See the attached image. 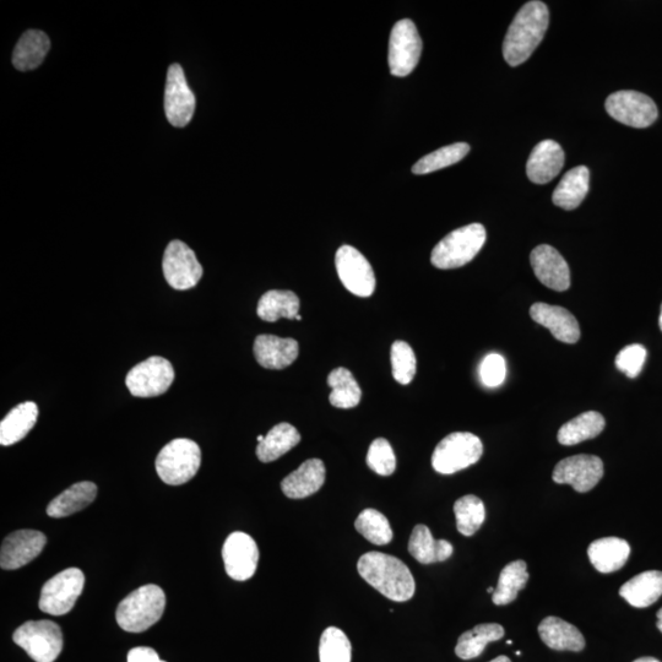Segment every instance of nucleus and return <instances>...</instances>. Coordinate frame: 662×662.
Returning <instances> with one entry per match:
<instances>
[{"label":"nucleus","instance_id":"nucleus-1","mask_svg":"<svg viewBox=\"0 0 662 662\" xmlns=\"http://www.w3.org/2000/svg\"><path fill=\"white\" fill-rule=\"evenodd\" d=\"M550 13L545 3L534 0L515 15L503 42V56L512 67L528 61L546 35Z\"/></svg>","mask_w":662,"mask_h":662},{"label":"nucleus","instance_id":"nucleus-2","mask_svg":"<svg viewBox=\"0 0 662 662\" xmlns=\"http://www.w3.org/2000/svg\"><path fill=\"white\" fill-rule=\"evenodd\" d=\"M357 571L389 600L405 602L415 595V579L409 567L399 558L381 552H368L358 560Z\"/></svg>","mask_w":662,"mask_h":662},{"label":"nucleus","instance_id":"nucleus-3","mask_svg":"<svg viewBox=\"0 0 662 662\" xmlns=\"http://www.w3.org/2000/svg\"><path fill=\"white\" fill-rule=\"evenodd\" d=\"M166 606V595L160 586L149 584L129 594L118 605L116 620L123 631L141 633L161 620Z\"/></svg>","mask_w":662,"mask_h":662},{"label":"nucleus","instance_id":"nucleus-4","mask_svg":"<svg viewBox=\"0 0 662 662\" xmlns=\"http://www.w3.org/2000/svg\"><path fill=\"white\" fill-rule=\"evenodd\" d=\"M486 229L481 224H471L450 232L434 247L431 262L442 270L457 269L471 262L486 242Z\"/></svg>","mask_w":662,"mask_h":662},{"label":"nucleus","instance_id":"nucleus-5","mask_svg":"<svg viewBox=\"0 0 662 662\" xmlns=\"http://www.w3.org/2000/svg\"><path fill=\"white\" fill-rule=\"evenodd\" d=\"M202 465V450L187 438H178L162 448L156 458V471L167 485L179 486L191 481Z\"/></svg>","mask_w":662,"mask_h":662},{"label":"nucleus","instance_id":"nucleus-6","mask_svg":"<svg viewBox=\"0 0 662 662\" xmlns=\"http://www.w3.org/2000/svg\"><path fill=\"white\" fill-rule=\"evenodd\" d=\"M482 454L484 446L479 437L469 432H455L434 449L432 466L439 474L452 475L476 464Z\"/></svg>","mask_w":662,"mask_h":662},{"label":"nucleus","instance_id":"nucleus-7","mask_svg":"<svg viewBox=\"0 0 662 662\" xmlns=\"http://www.w3.org/2000/svg\"><path fill=\"white\" fill-rule=\"evenodd\" d=\"M13 640L36 662H54L62 653L61 627L52 621H29L16 629Z\"/></svg>","mask_w":662,"mask_h":662},{"label":"nucleus","instance_id":"nucleus-8","mask_svg":"<svg viewBox=\"0 0 662 662\" xmlns=\"http://www.w3.org/2000/svg\"><path fill=\"white\" fill-rule=\"evenodd\" d=\"M85 575L79 568H68L43 585L40 610L52 616L67 615L83 593Z\"/></svg>","mask_w":662,"mask_h":662},{"label":"nucleus","instance_id":"nucleus-9","mask_svg":"<svg viewBox=\"0 0 662 662\" xmlns=\"http://www.w3.org/2000/svg\"><path fill=\"white\" fill-rule=\"evenodd\" d=\"M422 40L414 21L404 19L393 27L389 40L388 63L394 77L405 78L420 62Z\"/></svg>","mask_w":662,"mask_h":662},{"label":"nucleus","instance_id":"nucleus-10","mask_svg":"<svg viewBox=\"0 0 662 662\" xmlns=\"http://www.w3.org/2000/svg\"><path fill=\"white\" fill-rule=\"evenodd\" d=\"M175 381V370L164 357L154 356L139 363L127 374L130 394L137 398H155L165 394Z\"/></svg>","mask_w":662,"mask_h":662},{"label":"nucleus","instance_id":"nucleus-11","mask_svg":"<svg viewBox=\"0 0 662 662\" xmlns=\"http://www.w3.org/2000/svg\"><path fill=\"white\" fill-rule=\"evenodd\" d=\"M606 111L624 126L647 128L658 119L659 112L649 96L638 91H618L607 97Z\"/></svg>","mask_w":662,"mask_h":662},{"label":"nucleus","instance_id":"nucleus-12","mask_svg":"<svg viewBox=\"0 0 662 662\" xmlns=\"http://www.w3.org/2000/svg\"><path fill=\"white\" fill-rule=\"evenodd\" d=\"M168 285L178 291L191 290L203 278V267L197 255L182 241L168 244L162 262Z\"/></svg>","mask_w":662,"mask_h":662},{"label":"nucleus","instance_id":"nucleus-13","mask_svg":"<svg viewBox=\"0 0 662 662\" xmlns=\"http://www.w3.org/2000/svg\"><path fill=\"white\" fill-rule=\"evenodd\" d=\"M336 271L347 291L358 297H370L376 290V275L372 265L360 251L343 246L335 255Z\"/></svg>","mask_w":662,"mask_h":662},{"label":"nucleus","instance_id":"nucleus-14","mask_svg":"<svg viewBox=\"0 0 662 662\" xmlns=\"http://www.w3.org/2000/svg\"><path fill=\"white\" fill-rule=\"evenodd\" d=\"M165 112L168 122L177 128L186 127L195 112V96L183 68L177 63L172 64L167 72Z\"/></svg>","mask_w":662,"mask_h":662},{"label":"nucleus","instance_id":"nucleus-15","mask_svg":"<svg viewBox=\"0 0 662 662\" xmlns=\"http://www.w3.org/2000/svg\"><path fill=\"white\" fill-rule=\"evenodd\" d=\"M604 476V463L595 455H574L563 459L553 470L556 484L571 485L575 491L586 493L599 484Z\"/></svg>","mask_w":662,"mask_h":662},{"label":"nucleus","instance_id":"nucleus-16","mask_svg":"<svg viewBox=\"0 0 662 662\" xmlns=\"http://www.w3.org/2000/svg\"><path fill=\"white\" fill-rule=\"evenodd\" d=\"M222 558L230 578L237 582L251 579L257 571L259 562L257 542L248 534L236 531L227 537L222 548Z\"/></svg>","mask_w":662,"mask_h":662},{"label":"nucleus","instance_id":"nucleus-17","mask_svg":"<svg viewBox=\"0 0 662 662\" xmlns=\"http://www.w3.org/2000/svg\"><path fill=\"white\" fill-rule=\"evenodd\" d=\"M47 544V537L37 530H19L5 537L0 550V566L15 571L34 561Z\"/></svg>","mask_w":662,"mask_h":662},{"label":"nucleus","instance_id":"nucleus-18","mask_svg":"<svg viewBox=\"0 0 662 662\" xmlns=\"http://www.w3.org/2000/svg\"><path fill=\"white\" fill-rule=\"evenodd\" d=\"M530 263L536 278L548 289L563 292L571 287V270L557 249L541 244L531 252Z\"/></svg>","mask_w":662,"mask_h":662},{"label":"nucleus","instance_id":"nucleus-19","mask_svg":"<svg viewBox=\"0 0 662 662\" xmlns=\"http://www.w3.org/2000/svg\"><path fill=\"white\" fill-rule=\"evenodd\" d=\"M253 350L255 360L260 366L267 370H285L297 360L300 345L295 339L259 335L254 341Z\"/></svg>","mask_w":662,"mask_h":662},{"label":"nucleus","instance_id":"nucleus-20","mask_svg":"<svg viewBox=\"0 0 662 662\" xmlns=\"http://www.w3.org/2000/svg\"><path fill=\"white\" fill-rule=\"evenodd\" d=\"M530 316L537 324L550 330L558 341L566 344L578 343L580 339L578 320L566 308L539 302L531 306Z\"/></svg>","mask_w":662,"mask_h":662},{"label":"nucleus","instance_id":"nucleus-21","mask_svg":"<svg viewBox=\"0 0 662 662\" xmlns=\"http://www.w3.org/2000/svg\"><path fill=\"white\" fill-rule=\"evenodd\" d=\"M562 146L553 140H544L535 146L526 164V175L535 184H546L558 176L564 166Z\"/></svg>","mask_w":662,"mask_h":662},{"label":"nucleus","instance_id":"nucleus-22","mask_svg":"<svg viewBox=\"0 0 662 662\" xmlns=\"http://www.w3.org/2000/svg\"><path fill=\"white\" fill-rule=\"evenodd\" d=\"M325 482V465L320 459H309L300 468L286 476L281 490L286 497L302 499L317 493Z\"/></svg>","mask_w":662,"mask_h":662},{"label":"nucleus","instance_id":"nucleus-23","mask_svg":"<svg viewBox=\"0 0 662 662\" xmlns=\"http://www.w3.org/2000/svg\"><path fill=\"white\" fill-rule=\"evenodd\" d=\"M631 555V546L620 537H604L593 542L588 556L596 571L604 574L620 571Z\"/></svg>","mask_w":662,"mask_h":662},{"label":"nucleus","instance_id":"nucleus-24","mask_svg":"<svg viewBox=\"0 0 662 662\" xmlns=\"http://www.w3.org/2000/svg\"><path fill=\"white\" fill-rule=\"evenodd\" d=\"M537 629H539L542 642L550 649L579 653L585 648V639L582 632L560 617H546Z\"/></svg>","mask_w":662,"mask_h":662},{"label":"nucleus","instance_id":"nucleus-25","mask_svg":"<svg viewBox=\"0 0 662 662\" xmlns=\"http://www.w3.org/2000/svg\"><path fill=\"white\" fill-rule=\"evenodd\" d=\"M37 417H39V408L34 401H26L16 406L0 422V444L9 447L23 441L35 427Z\"/></svg>","mask_w":662,"mask_h":662},{"label":"nucleus","instance_id":"nucleus-26","mask_svg":"<svg viewBox=\"0 0 662 662\" xmlns=\"http://www.w3.org/2000/svg\"><path fill=\"white\" fill-rule=\"evenodd\" d=\"M620 595L637 609L655 604L662 596V572L648 571L636 575L622 585Z\"/></svg>","mask_w":662,"mask_h":662},{"label":"nucleus","instance_id":"nucleus-27","mask_svg":"<svg viewBox=\"0 0 662 662\" xmlns=\"http://www.w3.org/2000/svg\"><path fill=\"white\" fill-rule=\"evenodd\" d=\"M589 181L590 172L588 167L578 166L572 168L564 175L555 192H553V204L563 210L577 209L588 195Z\"/></svg>","mask_w":662,"mask_h":662},{"label":"nucleus","instance_id":"nucleus-28","mask_svg":"<svg viewBox=\"0 0 662 662\" xmlns=\"http://www.w3.org/2000/svg\"><path fill=\"white\" fill-rule=\"evenodd\" d=\"M97 496L94 482L83 481L70 486L61 495L48 504L47 515L51 518H65L89 507Z\"/></svg>","mask_w":662,"mask_h":662},{"label":"nucleus","instance_id":"nucleus-29","mask_svg":"<svg viewBox=\"0 0 662 662\" xmlns=\"http://www.w3.org/2000/svg\"><path fill=\"white\" fill-rule=\"evenodd\" d=\"M409 552L417 562L432 564L452 557L453 545L447 540H434L426 525H416L410 537Z\"/></svg>","mask_w":662,"mask_h":662},{"label":"nucleus","instance_id":"nucleus-30","mask_svg":"<svg viewBox=\"0 0 662 662\" xmlns=\"http://www.w3.org/2000/svg\"><path fill=\"white\" fill-rule=\"evenodd\" d=\"M51 48V41L45 32L26 31L16 45L13 54L14 67L20 72H29L40 67Z\"/></svg>","mask_w":662,"mask_h":662},{"label":"nucleus","instance_id":"nucleus-31","mask_svg":"<svg viewBox=\"0 0 662 662\" xmlns=\"http://www.w3.org/2000/svg\"><path fill=\"white\" fill-rule=\"evenodd\" d=\"M301 442V434L290 423L282 422L271 428L264 441L258 444L257 457L262 463H271L289 453Z\"/></svg>","mask_w":662,"mask_h":662},{"label":"nucleus","instance_id":"nucleus-32","mask_svg":"<svg viewBox=\"0 0 662 662\" xmlns=\"http://www.w3.org/2000/svg\"><path fill=\"white\" fill-rule=\"evenodd\" d=\"M300 307V298L295 292L271 290L260 298L257 313L265 322L275 323L281 318L296 319Z\"/></svg>","mask_w":662,"mask_h":662},{"label":"nucleus","instance_id":"nucleus-33","mask_svg":"<svg viewBox=\"0 0 662 662\" xmlns=\"http://www.w3.org/2000/svg\"><path fill=\"white\" fill-rule=\"evenodd\" d=\"M504 637V628L497 623L479 624L471 631L461 634L455 654L463 660L479 658L488 644L497 642Z\"/></svg>","mask_w":662,"mask_h":662},{"label":"nucleus","instance_id":"nucleus-34","mask_svg":"<svg viewBox=\"0 0 662 662\" xmlns=\"http://www.w3.org/2000/svg\"><path fill=\"white\" fill-rule=\"evenodd\" d=\"M605 426L606 421L600 412H584L561 427L557 434L558 442L562 446H575V444L598 437L604 431Z\"/></svg>","mask_w":662,"mask_h":662},{"label":"nucleus","instance_id":"nucleus-35","mask_svg":"<svg viewBox=\"0 0 662 662\" xmlns=\"http://www.w3.org/2000/svg\"><path fill=\"white\" fill-rule=\"evenodd\" d=\"M328 384L333 392L329 395L330 404L338 409H354L361 403L362 390L354 374L346 368H336L329 374Z\"/></svg>","mask_w":662,"mask_h":662},{"label":"nucleus","instance_id":"nucleus-36","mask_svg":"<svg viewBox=\"0 0 662 662\" xmlns=\"http://www.w3.org/2000/svg\"><path fill=\"white\" fill-rule=\"evenodd\" d=\"M526 568L528 566L525 561H515L503 568L492 596L493 604L504 606L518 598L519 591L523 590L526 583L529 582V573L526 572Z\"/></svg>","mask_w":662,"mask_h":662},{"label":"nucleus","instance_id":"nucleus-37","mask_svg":"<svg viewBox=\"0 0 662 662\" xmlns=\"http://www.w3.org/2000/svg\"><path fill=\"white\" fill-rule=\"evenodd\" d=\"M470 146L466 143H455L433 151L423 156L412 167L414 175H428V173L443 170V168L458 164L469 154Z\"/></svg>","mask_w":662,"mask_h":662},{"label":"nucleus","instance_id":"nucleus-38","mask_svg":"<svg viewBox=\"0 0 662 662\" xmlns=\"http://www.w3.org/2000/svg\"><path fill=\"white\" fill-rule=\"evenodd\" d=\"M457 528L461 535L472 536L479 531L486 519L484 502L476 496H464L454 504Z\"/></svg>","mask_w":662,"mask_h":662},{"label":"nucleus","instance_id":"nucleus-39","mask_svg":"<svg viewBox=\"0 0 662 662\" xmlns=\"http://www.w3.org/2000/svg\"><path fill=\"white\" fill-rule=\"evenodd\" d=\"M355 528L374 545H388L393 540V530L390 528L389 520L376 509L363 510L356 519Z\"/></svg>","mask_w":662,"mask_h":662},{"label":"nucleus","instance_id":"nucleus-40","mask_svg":"<svg viewBox=\"0 0 662 662\" xmlns=\"http://www.w3.org/2000/svg\"><path fill=\"white\" fill-rule=\"evenodd\" d=\"M352 648L349 638L341 629H325L319 643L320 662H351Z\"/></svg>","mask_w":662,"mask_h":662},{"label":"nucleus","instance_id":"nucleus-41","mask_svg":"<svg viewBox=\"0 0 662 662\" xmlns=\"http://www.w3.org/2000/svg\"><path fill=\"white\" fill-rule=\"evenodd\" d=\"M416 356L414 350L404 341H395L392 346V370L396 382L408 385L416 374Z\"/></svg>","mask_w":662,"mask_h":662},{"label":"nucleus","instance_id":"nucleus-42","mask_svg":"<svg viewBox=\"0 0 662 662\" xmlns=\"http://www.w3.org/2000/svg\"><path fill=\"white\" fill-rule=\"evenodd\" d=\"M368 468L381 476H390L396 469V457L392 446L384 438L373 441L367 453Z\"/></svg>","mask_w":662,"mask_h":662},{"label":"nucleus","instance_id":"nucleus-43","mask_svg":"<svg viewBox=\"0 0 662 662\" xmlns=\"http://www.w3.org/2000/svg\"><path fill=\"white\" fill-rule=\"evenodd\" d=\"M647 356V349L643 345H628L617 355L616 367L628 378H637L643 370Z\"/></svg>","mask_w":662,"mask_h":662},{"label":"nucleus","instance_id":"nucleus-44","mask_svg":"<svg viewBox=\"0 0 662 662\" xmlns=\"http://www.w3.org/2000/svg\"><path fill=\"white\" fill-rule=\"evenodd\" d=\"M507 365L501 355L491 354L485 357L480 366V378L487 388H497L506 381Z\"/></svg>","mask_w":662,"mask_h":662},{"label":"nucleus","instance_id":"nucleus-45","mask_svg":"<svg viewBox=\"0 0 662 662\" xmlns=\"http://www.w3.org/2000/svg\"><path fill=\"white\" fill-rule=\"evenodd\" d=\"M127 662H166L162 661L154 649L138 647L129 651Z\"/></svg>","mask_w":662,"mask_h":662},{"label":"nucleus","instance_id":"nucleus-46","mask_svg":"<svg viewBox=\"0 0 662 662\" xmlns=\"http://www.w3.org/2000/svg\"><path fill=\"white\" fill-rule=\"evenodd\" d=\"M633 662H661V661L655 658H651V656H645V658H640Z\"/></svg>","mask_w":662,"mask_h":662},{"label":"nucleus","instance_id":"nucleus-47","mask_svg":"<svg viewBox=\"0 0 662 662\" xmlns=\"http://www.w3.org/2000/svg\"><path fill=\"white\" fill-rule=\"evenodd\" d=\"M490 662H512V661H510V659L508 658V656H506V655H501V656H498V658H496L495 660H492V661H490Z\"/></svg>","mask_w":662,"mask_h":662},{"label":"nucleus","instance_id":"nucleus-48","mask_svg":"<svg viewBox=\"0 0 662 662\" xmlns=\"http://www.w3.org/2000/svg\"><path fill=\"white\" fill-rule=\"evenodd\" d=\"M658 628L659 631L662 633V607L658 612Z\"/></svg>","mask_w":662,"mask_h":662},{"label":"nucleus","instance_id":"nucleus-49","mask_svg":"<svg viewBox=\"0 0 662 662\" xmlns=\"http://www.w3.org/2000/svg\"><path fill=\"white\" fill-rule=\"evenodd\" d=\"M659 325H660V329L662 331V305H661V313H660V318H659Z\"/></svg>","mask_w":662,"mask_h":662},{"label":"nucleus","instance_id":"nucleus-50","mask_svg":"<svg viewBox=\"0 0 662 662\" xmlns=\"http://www.w3.org/2000/svg\"><path fill=\"white\" fill-rule=\"evenodd\" d=\"M495 590H496V589L488 588V589H487V593H491V594H493V593H495Z\"/></svg>","mask_w":662,"mask_h":662},{"label":"nucleus","instance_id":"nucleus-51","mask_svg":"<svg viewBox=\"0 0 662 662\" xmlns=\"http://www.w3.org/2000/svg\"><path fill=\"white\" fill-rule=\"evenodd\" d=\"M264 438H265L264 436H258V442H259V443H260V442H263V441H264Z\"/></svg>","mask_w":662,"mask_h":662},{"label":"nucleus","instance_id":"nucleus-52","mask_svg":"<svg viewBox=\"0 0 662 662\" xmlns=\"http://www.w3.org/2000/svg\"><path fill=\"white\" fill-rule=\"evenodd\" d=\"M507 644L512 645L513 644L512 640H507Z\"/></svg>","mask_w":662,"mask_h":662},{"label":"nucleus","instance_id":"nucleus-53","mask_svg":"<svg viewBox=\"0 0 662 662\" xmlns=\"http://www.w3.org/2000/svg\"><path fill=\"white\" fill-rule=\"evenodd\" d=\"M296 319H297V320H302V316H300V314H298V316L296 317Z\"/></svg>","mask_w":662,"mask_h":662}]
</instances>
